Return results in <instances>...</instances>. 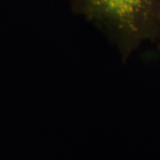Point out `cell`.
Here are the masks:
<instances>
[{
  "label": "cell",
  "instance_id": "6da1fadb",
  "mask_svg": "<svg viewBox=\"0 0 160 160\" xmlns=\"http://www.w3.org/2000/svg\"><path fill=\"white\" fill-rule=\"evenodd\" d=\"M78 14L97 25L124 60L142 43L154 40L160 0H70Z\"/></svg>",
  "mask_w": 160,
  "mask_h": 160
},
{
  "label": "cell",
  "instance_id": "7a4b0ae2",
  "mask_svg": "<svg viewBox=\"0 0 160 160\" xmlns=\"http://www.w3.org/2000/svg\"><path fill=\"white\" fill-rule=\"evenodd\" d=\"M158 41V48L160 50V5L157 15V23H156V35H155V39Z\"/></svg>",
  "mask_w": 160,
  "mask_h": 160
}]
</instances>
